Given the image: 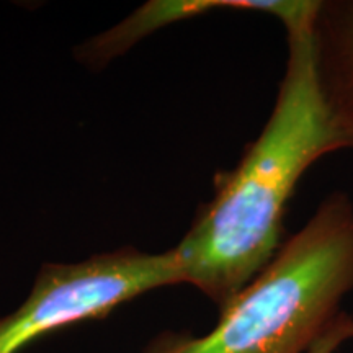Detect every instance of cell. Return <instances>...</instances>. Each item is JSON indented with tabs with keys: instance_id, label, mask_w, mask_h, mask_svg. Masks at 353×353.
Returning a JSON list of instances; mask_svg holds the SVG:
<instances>
[{
	"instance_id": "277c9868",
	"label": "cell",
	"mask_w": 353,
	"mask_h": 353,
	"mask_svg": "<svg viewBox=\"0 0 353 353\" xmlns=\"http://www.w3.org/2000/svg\"><path fill=\"white\" fill-rule=\"evenodd\" d=\"M312 38L322 95L353 148V0H319Z\"/></svg>"
},
{
	"instance_id": "5b68a950",
	"label": "cell",
	"mask_w": 353,
	"mask_h": 353,
	"mask_svg": "<svg viewBox=\"0 0 353 353\" xmlns=\"http://www.w3.org/2000/svg\"><path fill=\"white\" fill-rule=\"evenodd\" d=\"M252 10L263 12V0H159L149 2L118 23L113 30L92 39L83 50L87 63L103 64L130 50L132 44L159 28L175 21L205 15L213 10Z\"/></svg>"
},
{
	"instance_id": "3957f363",
	"label": "cell",
	"mask_w": 353,
	"mask_h": 353,
	"mask_svg": "<svg viewBox=\"0 0 353 353\" xmlns=\"http://www.w3.org/2000/svg\"><path fill=\"white\" fill-rule=\"evenodd\" d=\"M175 283H183V276L174 249H121L79 263L46 265L25 303L0 319V353H17L44 334L97 319L145 291Z\"/></svg>"
},
{
	"instance_id": "8992f818",
	"label": "cell",
	"mask_w": 353,
	"mask_h": 353,
	"mask_svg": "<svg viewBox=\"0 0 353 353\" xmlns=\"http://www.w3.org/2000/svg\"><path fill=\"white\" fill-rule=\"evenodd\" d=\"M353 339V317L341 312L330 327L312 343L307 353H334L343 342Z\"/></svg>"
},
{
	"instance_id": "7a4b0ae2",
	"label": "cell",
	"mask_w": 353,
	"mask_h": 353,
	"mask_svg": "<svg viewBox=\"0 0 353 353\" xmlns=\"http://www.w3.org/2000/svg\"><path fill=\"white\" fill-rule=\"evenodd\" d=\"M353 290V203L334 192L203 337L154 353H307Z\"/></svg>"
},
{
	"instance_id": "6da1fadb",
	"label": "cell",
	"mask_w": 353,
	"mask_h": 353,
	"mask_svg": "<svg viewBox=\"0 0 353 353\" xmlns=\"http://www.w3.org/2000/svg\"><path fill=\"white\" fill-rule=\"evenodd\" d=\"M319 7L286 25L288 61L267 125L175 247L183 283L223 309L272 262L291 195L325 154L350 148L317 77L312 23Z\"/></svg>"
}]
</instances>
